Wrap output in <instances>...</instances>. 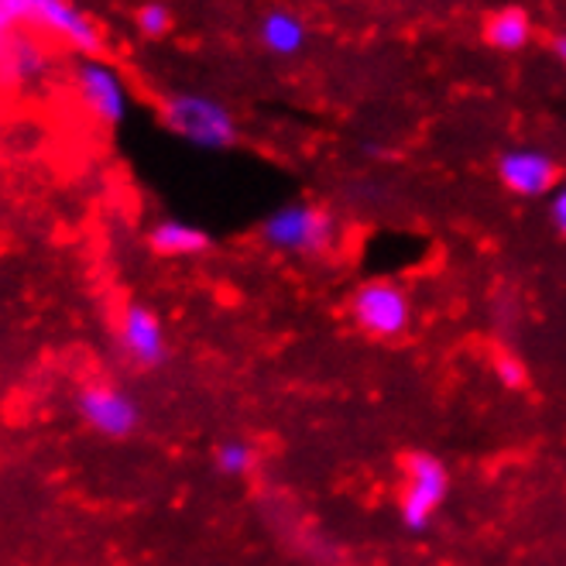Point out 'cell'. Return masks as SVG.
<instances>
[{
	"mask_svg": "<svg viewBox=\"0 0 566 566\" xmlns=\"http://www.w3.org/2000/svg\"><path fill=\"white\" fill-rule=\"evenodd\" d=\"M8 21L18 31H31L45 42H59L80 59H99L107 49L104 28H99L73 0H4Z\"/></svg>",
	"mask_w": 566,
	"mask_h": 566,
	"instance_id": "6da1fadb",
	"label": "cell"
},
{
	"mask_svg": "<svg viewBox=\"0 0 566 566\" xmlns=\"http://www.w3.org/2000/svg\"><path fill=\"white\" fill-rule=\"evenodd\" d=\"M158 117L169 135L199 148V151H227L238 145V117L223 99L196 90H176L161 96Z\"/></svg>",
	"mask_w": 566,
	"mask_h": 566,
	"instance_id": "7a4b0ae2",
	"label": "cell"
},
{
	"mask_svg": "<svg viewBox=\"0 0 566 566\" xmlns=\"http://www.w3.org/2000/svg\"><path fill=\"white\" fill-rule=\"evenodd\" d=\"M261 244L289 258H319L340 238V223L326 207L292 199L261 220Z\"/></svg>",
	"mask_w": 566,
	"mask_h": 566,
	"instance_id": "3957f363",
	"label": "cell"
},
{
	"mask_svg": "<svg viewBox=\"0 0 566 566\" xmlns=\"http://www.w3.org/2000/svg\"><path fill=\"white\" fill-rule=\"evenodd\" d=\"M450 494V471L440 457L432 453H406L402 460V484H398V518L409 532H426L443 509Z\"/></svg>",
	"mask_w": 566,
	"mask_h": 566,
	"instance_id": "277c9868",
	"label": "cell"
},
{
	"mask_svg": "<svg viewBox=\"0 0 566 566\" xmlns=\"http://www.w3.org/2000/svg\"><path fill=\"white\" fill-rule=\"evenodd\" d=\"M350 319L375 340H398L412 326L409 292L388 279L360 282L350 295Z\"/></svg>",
	"mask_w": 566,
	"mask_h": 566,
	"instance_id": "5b68a950",
	"label": "cell"
},
{
	"mask_svg": "<svg viewBox=\"0 0 566 566\" xmlns=\"http://www.w3.org/2000/svg\"><path fill=\"white\" fill-rule=\"evenodd\" d=\"M76 412L80 419L104 440H127L142 426V406L138 398L117 381L93 378L83 381L76 391Z\"/></svg>",
	"mask_w": 566,
	"mask_h": 566,
	"instance_id": "8992f818",
	"label": "cell"
},
{
	"mask_svg": "<svg viewBox=\"0 0 566 566\" xmlns=\"http://www.w3.org/2000/svg\"><path fill=\"white\" fill-rule=\"evenodd\" d=\"M73 90L86 114L104 124V127H120L130 111V90L120 76L117 65H111L104 55L99 59H76L73 65Z\"/></svg>",
	"mask_w": 566,
	"mask_h": 566,
	"instance_id": "52a82bcc",
	"label": "cell"
},
{
	"mask_svg": "<svg viewBox=\"0 0 566 566\" xmlns=\"http://www.w3.org/2000/svg\"><path fill=\"white\" fill-rule=\"evenodd\" d=\"M117 350L142 375L165 368V360H169V337H165L161 316L138 298L124 303L117 316Z\"/></svg>",
	"mask_w": 566,
	"mask_h": 566,
	"instance_id": "ba28073f",
	"label": "cell"
},
{
	"mask_svg": "<svg viewBox=\"0 0 566 566\" xmlns=\"http://www.w3.org/2000/svg\"><path fill=\"white\" fill-rule=\"evenodd\" d=\"M497 182L518 199H543L559 186V165L543 148H509L497 158Z\"/></svg>",
	"mask_w": 566,
	"mask_h": 566,
	"instance_id": "9c48e42d",
	"label": "cell"
},
{
	"mask_svg": "<svg viewBox=\"0 0 566 566\" xmlns=\"http://www.w3.org/2000/svg\"><path fill=\"white\" fill-rule=\"evenodd\" d=\"M52 73V49L45 39L31 35V31H11V39L0 52V83L14 90H31L45 83Z\"/></svg>",
	"mask_w": 566,
	"mask_h": 566,
	"instance_id": "30bf717a",
	"label": "cell"
},
{
	"mask_svg": "<svg viewBox=\"0 0 566 566\" xmlns=\"http://www.w3.org/2000/svg\"><path fill=\"white\" fill-rule=\"evenodd\" d=\"M210 244L213 238L203 227H196L189 220H176V217H165L148 230V248L158 258H199L210 251Z\"/></svg>",
	"mask_w": 566,
	"mask_h": 566,
	"instance_id": "8fae6325",
	"label": "cell"
},
{
	"mask_svg": "<svg viewBox=\"0 0 566 566\" xmlns=\"http://www.w3.org/2000/svg\"><path fill=\"white\" fill-rule=\"evenodd\" d=\"M481 39L488 49L494 52H505V55H515L522 49L532 45V39H536V21L528 18L525 8H502L484 18V28H481Z\"/></svg>",
	"mask_w": 566,
	"mask_h": 566,
	"instance_id": "7c38bea8",
	"label": "cell"
},
{
	"mask_svg": "<svg viewBox=\"0 0 566 566\" xmlns=\"http://www.w3.org/2000/svg\"><path fill=\"white\" fill-rule=\"evenodd\" d=\"M258 42L264 52H272L279 59H292L310 45V28L295 11L272 8L258 24Z\"/></svg>",
	"mask_w": 566,
	"mask_h": 566,
	"instance_id": "4fadbf2b",
	"label": "cell"
},
{
	"mask_svg": "<svg viewBox=\"0 0 566 566\" xmlns=\"http://www.w3.org/2000/svg\"><path fill=\"white\" fill-rule=\"evenodd\" d=\"M254 463H258V447L244 437H227L213 450V468L223 478H244L254 471Z\"/></svg>",
	"mask_w": 566,
	"mask_h": 566,
	"instance_id": "5bb4252c",
	"label": "cell"
},
{
	"mask_svg": "<svg viewBox=\"0 0 566 566\" xmlns=\"http://www.w3.org/2000/svg\"><path fill=\"white\" fill-rule=\"evenodd\" d=\"M135 28H138L142 39L158 42L176 28V14L169 4H161V0H145V4L135 11Z\"/></svg>",
	"mask_w": 566,
	"mask_h": 566,
	"instance_id": "9a60e30c",
	"label": "cell"
},
{
	"mask_svg": "<svg viewBox=\"0 0 566 566\" xmlns=\"http://www.w3.org/2000/svg\"><path fill=\"white\" fill-rule=\"evenodd\" d=\"M549 220H553V227L559 230V234L566 238V182H559L556 192L549 196Z\"/></svg>",
	"mask_w": 566,
	"mask_h": 566,
	"instance_id": "2e32d148",
	"label": "cell"
},
{
	"mask_svg": "<svg viewBox=\"0 0 566 566\" xmlns=\"http://www.w3.org/2000/svg\"><path fill=\"white\" fill-rule=\"evenodd\" d=\"M11 31H14V24L8 21L4 0H0V52H4V45H8V39H11Z\"/></svg>",
	"mask_w": 566,
	"mask_h": 566,
	"instance_id": "e0dca14e",
	"label": "cell"
},
{
	"mask_svg": "<svg viewBox=\"0 0 566 566\" xmlns=\"http://www.w3.org/2000/svg\"><path fill=\"white\" fill-rule=\"evenodd\" d=\"M553 55L566 65V35H556V39H553Z\"/></svg>",
	"mask_w": 566,
	"mask_h": 566,
	"instance_id": "ac0fdd59",
	"label": "cell"
}]
</instances>
